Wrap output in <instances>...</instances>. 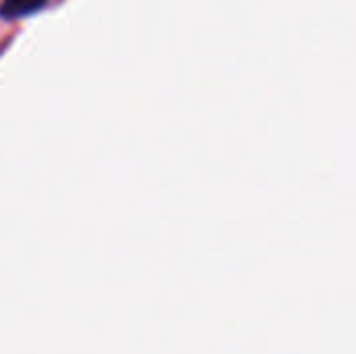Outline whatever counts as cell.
<instances>
[{"instance_id":"6da1fadb","label":"cell","mask_w":356,"mask_h":354,"mask_svg":"<svg viewBox=\"0 0 356 354\" xmlns=\"http://www.w3.org/2000/svg\"><path fill=\"white\" fill-rule=\"evenodd\" d=\"M48 0H4L0 4V17L4 19H21L38 13Z\"/></svg>"}]
</instances>
